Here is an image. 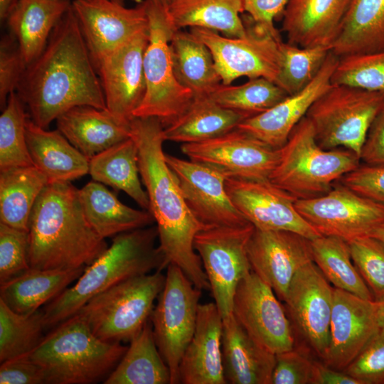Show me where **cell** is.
I'll list each match as a JSON object with an SVG mask.
<instances>
[{
    "label": "cell",
    "mask_w": 384,
    "mask_h": 384,
    "mask_svg": "<svg viewBox=\"0 0 384 384\" xmlns=\"http://www.w3.org/2000/svg\"><path fill=\"white\" fill-rule=\"evenodd\" d=\"M201 293L178 267L168 265L150 320L156 346L170 370L171 384H178L179 363L195 331Z\"/></svg>",
    "instance_id": "8fae6325"
},
{
    "label": "cell",
    "mask_w": 384,
    "mask_h": 384,
    "mask_svg": "<svg viewBox=\"0 0 384 384\" xmlns=\"http://www.w3.org/2000/svg\"><path fill=\"white\" fill-rule=\"evenodd\" d=\"M288 95L275 82L256 78L239 85L220 84L209 96L220 106L248 118L268 110Z\"/></svg>",
    "instance_id": "60d3db41"
},
{
    "label": "cell",
    "mask_w": 384,
    "mask_h": 384,
    "mask_svg": "<svg viewBox=\"0 0 384 384\" xmlns=\"http://www.w3.org/2000/svg\"><path fill=\"white\" fill-rule=\"evenodd\" d=\"M148 42L149 28L138 32L96 67L107 109L124 124L129 125L145 94L143 60Z\"/></svg>",
    "instance_id": "ffe728a7"
},
{
    "label": "cell",
    "mask_w": 384,
    "mask_h": 384,
    "mask_svg": "<svg viewBox=\"0 0 384 384\" xmlns=\"http://www.w3.org/2000/svg\"><path fill=\"white\" fill-rule=\"evenodd\" d=\"M154 1L165 7L169 8V6L173 3L174 0H152Z\"/></svg>",
    "instance_id": "91938a15"
},
{
    "label": "cell",
    "mask_w": 384,
    "mask_h": 384,
    "mask_svg": "<svg viewBox=\"0 0 384 384\" xmlns=\"http://www.w3.org/2000/svg\"><path fill=\"white\" fill-rule=\"evenodd\" d=\"M338 59L330 50L319 72L306 87L288 95L268 110L246 118L237 128L273 149L282 147L313 103L331 85Z\"/></svg>",
    "instance_id": "603a6c76"
},
{
    "label": "cell",
    "mask_w": 384,
    "mask_h": 384,
    "mask_svg": "<svg viewBox=\"0 0 384 384\" xmlns=\"http://www.w3.org/2000/svg\"><path fill=\"white\" fill-rule=\"evenodd\" d=\"M223 317L214 302L200 304L194 334L178 370V383L226 384L222 355Z\"/></svg>",
    "instance_id": "cb8c5ba5"
},
{
    "label": "cell",
    "mask_w": 384,
    "mask_h": 384,
    "mask_svg": "<svg viewBox=\"0 0 384 384\" xmlns=\"http://www.w3.org/2000/svg\"><path fill=\"white\" fill-rule=\"evenodd\" d=\"M131 137L138 149L139 174L149 201L159 234V247L167 267H178L201 290L210 284L200 256L193 246L203 226L189 210L176 178L165 160L164 125L156 117H134Z\"/></svg>",
    "instance_id": "7a4b0ae2"
},
{
    "label": "cell",
    "mask_w": 384,
    "mask_h": 384,
    "mask_svg": "<svg viewBox=\"0 0 384 384\" xmlns=\"http://www.w3.org/2000/svg\"><path fill=\"white\" fill-rule=\"evenodd\" d=\"M384 242V220L369 235Z\"/></svg>",
    "instance_id": "6f0895ef"
},
{
    "label": "cell",
    "mask_w": 384,
    "mask_h": 384,
    "mask_svg": "<svg viewBox=\"0 0 384 384\" xmlns=\"http://www.w3.org/2000/svg\"><path fill=\"white\" fill-rule=\"evenodd\" d=\"M29 248L28 231L0 223V284L31 268Z\"/></svg>",
    "instance_id": "bcb514c9"
},
{
    "label": "cell",
    "mask_w": 384,
    "mask_h": 384,
    "mask_svg": "<svg viewBox=\"0 0 384 384\" xmlns=\"http://www.w3.org/2000/svg\"><path fill=\"white\" fill-rule=\"evenodd\" d=\"M26 137L33 166L48 183L70 182L88 174L89 159L58 129L42 128L28 117Z\"/></svg>",
    "instance_id": "83f0119b"
},
{
    "label": "cell",
    "mask_w": 384,
    "mask_h": 384,
    "mask_svg": "<svg viewBox=\"0 0 384 384\" xmlns=\"http://www.w3.org/2000/svg\"><path fill=\"white\" fill-rule=\"evenodd\" d=\"M16 92L30 119L44 129L76 106L107 110L72 6L54 27L42 53L28 65Z\"/></svg>",
    "instance_id": "6da1fadb"
},
{
    "label": "cell",
    "mask_w": 384,
    "mask_h": 384,
    "mask_svg": "<svg viewBox=\"0 0 384 384\" xmlns=\"http://www.w3.org/2000/svg\"><path fill=\"white\" fill-rule=\"evenodd\" d=\"M311 246L314 262L335 288L374 301L353 262L347 241L321 235L311 240Z\"/></svg>",
    "instance_id": "f35d334b"
},
{
    "label": "cell",
    "mask_w": 384,
    "mask_h": 384,
    "mask_svg": "<svg viewBox=\"0 0 384 384\" xmlns=\"http://www.w3.org/2000/svg\"><path fill=\"white\" fill-rule=\"evenodd\" d=\"M243 21L247 30L243 37L225 36L202 28H191L190 31L209 48L222 84L231 85L241 77L265 78L276 83L281 38L257 25L248 15Z\"/></svg>",
    "instance_id": "30bf717a"
},
{
    "label": "cell",
    "mask_w": 384,
    "mask_h": 384,
    "mask_svg": "<svg viewBox=\"0 0 384 384\" xmlns=\"http://www.w3.org/2000/svg\"><path fill=\"white\" fill-rule=\"evenodd\" d=\"M79 198L90 225L102 238L149 226L155 221L146 210L122 203L104 184L90 181L78 189Z\"/></svg>",
    "instance_id": "f546056e"
},
{
    "label": "cell",
    "mask_w": 384,
    "mask_h": 384,
    "mask_svg": "<svg viewBox=\"0 0 384 384\" xmlns=\"http://www.w3.org/2000/svg\"><path fill=\"white\" fill-rule=\"evenodd\" d=\"M384 49V0H351L331 51L338 57Z\"/></svg>",
    "instance_id": "d6a6232c"
},
{
    "label": "cell",
    "mask_w": 384,
    "mask_h": 384,
    "mask_svg": "<svg viewBox=\"0 0 384 384\" xmlns=\"http://www.w3.org/2000/svg\"><path fill=\"white\" fill-rule=\"evenodd\" d=\"M111 1L119 3V4H124V2L127 1H134V2L137 3V4H139L142 1H143V0H111Z\"/></svg>",
    "instance_id": "94428289"
},
{
    "label": "cell",
    "mask_w": 384,
    "mask_h": 384,
    "mask_svg": "<svg viewBox=\"0 0 384 384\" xmlns=\"http://www.w3.org/2000/svg\"><path fill=\"white\" fill-rule=\"evenodd\" d=\"M156 225L120 233L110 247L86 267L77 282L52 299L43 309L46 329L78 313L95 295L129 278L167 268L155 242Z\"/></svg>",
    "instance_id": "277c9868"
},
{
    "label": "cell",
    "mask_w": 384,
    "mask_h": 384,
    "mask_svg": "<svg viewBox=\"0 0 384 384\" xmlns=\"http://www.w3.org/2000/svg\"><path fill=\"white\" fill-rule=\"evenodd\" d=\"M85 268L41 270L30 268L0 284V299L19 314H30L50 302L78 279Z\"/></svg>",
    "instance_id": "1f68e13d"
},
{
    "label": "cell",
    "mask_w": 384,
    "mask_h": 384,
    "mask_svg": "<svg viewBox=\"0 0 384 384\" xmlns=\"http://www.w3.org/2000/svg\"><path fill=\"white\" fill-rule=\"evenodd\" d=\"M341 181L357 193L384 204V167L359 165Z\"/></svg>",
    "instance_id": "f907efd6"
},
{
    "label": "cell",
    "mask_w": 384,
    "mask_h": 384,
    "mask_svg": "<svg viewBox=\"0 0 384 384\" xmlns=\"http://www.w3.org/2000/svg\"><path fill=\"white\" fill-rule=\"evenodd\" d=\"M71 6L70 0H18L6 18L27 65L43 50L59 20Z\"/></svg>",
    "instance_id": "f1b7e54d"
},
{
    "label": "cell",
    "mask_w": 384,
    "mask_h": 384,
    "mask_svg": "<svg viewBox=\"0 0 384 384\" xmlns=\"http://www.w3.org/2000/svg\"><path fill=\"white\" fill-rule=\"evenodd\" d=\"M144 3L149 20V42L143 60L146 91L134 117H156L165 127L186 110L194 95L174 73L169 42L177 30L168 8L152 0Z\"/></svg>",
    "instance_id": "ba28073f"
},
{
    "label": "cell",
    "mask_w": 384,
    "mask_h": 384,
    "mask_svg": "<svg viewBox=\"0 0 384 384\" xmlns=\"http://www.w3.org/2000/svg\"><path fill=\"white\" fill-rule=\"evenodd\" d=\"M384 109V92L331 84L313 103L306 117L324 149H348L358 156L368 129Z\"/></svg>",
    "instance_id": "9c48e42d"
},
{
    "label": "cell",
    "mask_w": 384,
    "mask_h": 384,
    "mask_svg": "<svg viewBox=\"0 0 384 384\" xmlns=\"http://www.w3.org/2000/svg\"><path fill=\"white\" fill-rule=\"evenodd\" d=\"M380 326L377 302L334 288L326 366L344 370Z\"/></svg>",
    "instance_id": "7402d4cb"
},
{
    "label": "cell",
    "mask_w": 384,
    "mask_h": 384,
    "mask_svg": "<svg viewBox=\"0 0 384 384\" xmlns=\"http://www.w3.org/2000/svg\"><path fill=\"white\" fill-rule=\"evenodd\" d=\"M359 158L365 165L384 167V109L372 122Z\"/></svg>",
    "instance_id": "db71d44e"
},
{
    "label": "cell",
    "mask_w": 384,
    "mask_h": 384,
    "mask_svg": "<svg viewBox=\"0 0 384 384\" xmlns=\"http://www.w3.org/2000/svg\"><path fill=\"white\" fill-rule=\"evenodd\" d=\"M169 47L175 75L194 97L209 96L222 84L211 52L191 31H176Z\"/></svg>",
    "instance_id": "836d02e7"
},
{
    "label": "cell",
    "mask_w": 384,
    "mask_h": 384,
    "mask_svg": "<svg viewBox=\"0 0 384 384\" xmlns=\"http://www.w3.org/2000/svg\"><path fill=\"white\" fill-rule=\"evenodd\" d=\"M57 129L88 159L131 137L129 125L107 110L89 105L74 107L56 119Z\"/></svg>",
    "instance_id": "4316f807"
},
{
    "label": "cell",
    "mask_w": 384,
    "mask_h": 384,
    "mask_svg": "<svg viewBox=\"0 0 384 384\" xmlns=\"http://www.w3.org/2000/svg\"><path fill=\"white\" fill-rule=\"evenodd\" d=\"M168 11L175 30L202 28L228 37L247 33L243 18V0H174Z\"/></svg>",
    "instance_id": "d590c367"
},
{
    "label": "cell",
    "mask_w": 384,
    "mask_h": 384,
    "mask_svg": "<svg viewBox=\"0 0 384 384\" xmlns=\"http://www.w3.org/2000/svg\"><path fill=\"white\" fill-rule=\"evenodd\" d=\"M71 6L95 68L135 34L149 28L144 1L134 8L111 0H74Z\"/></svg>",
    "instance_id": "ac0fdd59"
},
{
    "label": "cell",
    "mask_w": 384,
    "mask_h": 384,
    "mask_svg": "<svg viewBox=\"0 0 384 384\" xmlns=\"http://www.w3.org/2000/svg\"><path fill=\"white\" fill-rule=\"evenodd\" d=\"M44 311L19 314L0 299V362L28 355L42 341Z\"/></svg>",
    "instance_id": "ab89813d"
},
{
    "label": "cell",
    "mask_w": 384,
    "mask_h": 384,
    "mask_svg": "<svg viewBox=\"0 0 384 384\" xmlns=\"http://www.w3.org/2000/svg\"><path fill=\"white\" fill-rule=\"evenodd\" d=\"M14 37L10 35L1 38L0 43V105L5 107L9 95L16 92L27 68Z\"/></svg>",
    "instance_id": "681fc988"
},
{
    "label": "cell",
    "mask_w": 384,
    "mask_h": 384,
    "mask_svg": "<svg viewBox=\"0 0 384 384\" xmlns=\"http://www.w3.org/2000/svg\"><path fill=\"white\" fill-rule=\"evenodd\" d=\"M28 233L31 268H86L108 247L87 221L70 181L48 183L31 211Z\"/></svg>",
    "instance_id": "3957f363"
},
{
    "label": "cell",
    "mask_w": 384,
    "mask_h": 384,
    "mask_svg": "<svg viewBox=\"0 0 384 384\" xmlns=\"http://www.w3.org/2000/svg\"><path fill=\"white\" fill-rule=\"evenodd\" d=\"M277 298L252 271L238 284L233 307V315L246 332L275 355L295 347L292 326Z\"/></svg>",
    "instance_id": "2e32d148"
},
{
    "label": "cell",
    "mask_w": 384,
    "mask_h": 384,
    "mask_svg": "<svg viewBox=\"0 0 384 384\" xmlns=\"http://www.w3.org/2000/svg\"><path fill=\"white\" fill-rule=\"evenodd\" d=\"M247 117L223 107L210 96L194 97L186 110L164 128L165 141L199 142L237 128Z\"/></svg>",
    "instance_id": "4dcf8cb0"
},
{
    "label": "cell",
    "mask_w": 384,
    "mask_h": 384,
    "mask_svg": "<svg viewBox=\"0 0 384 384\" xmlns=\"http://www.w3.org/2000/svg\"><path fill=\"white\" fill-rule=\"evenodd\" d=\"M130 344L105 384H171L170 370L162 358L149 319Z\"/></svg>",
    "instance_id": "8d00e7d4"
},
{
    "label": "cell",
    "mask_w": 384,
    "mask_h": 384,
    "mask_svg": "<svg viewBox=\"0 0 384 384\" xmlns=\"http://www.w3.org/2000/svg\"><path fill=\"white\" fill-rule=\"evenodd\" d=\"M225 189L235 208L255 228L291 231L309 240L321 236L297 210V198L270 181L227 178Z\"/></svg>",
    "instance_id": "d6986e66"
},
{
    "label": "cell",
    "mask_w": 384,
    "mask_h": 384,
    "mask_svg": "<svg viewBox=\"0 0 384 384\" xmlns=\"http://www.w3.org/2000/svg\"><path fill=\"white\" fill-rule=\"evenodd\" d=\"M189 160L215 169L226 178L270 181L279 158L273 149L238 128L208 140L182 144Z\"/></svg>",
    "instance_id": "9a60e30c"
},
{
    "label": "cell",
    "mask_w": 384,
    "mask_h": 384,
    "mask_svg": "<svg viewBox=\"0 0 384 384\" xmlns=\"http://www.w3.org/2000/svg\"><path fill=\"white\" fill-rule=\"evenodd\" d=\"M334 289L313 261L295 274L284 300L293 331L323 362L330 344Z\"/></svg>",
    "instance_id": "4fadbf2b"
},
{
    "label": "cell",
    "mask_w": 384,
    "mask_h": 384,
    "mask_svg": "<svg viewBox=\"0 0 384 384\" xmlns=\"http://www.w3.org/2000/svg\"><path fill=\"white\" fill-rule=\"evenodd\" d=\"M343 371L361 384H384V326Z\"/></svg>",
    "instance_id": "c3c4849f"
},
{
    "label": "cell",
    "mask_w": 384,
    "mask_h": 384,
    "mask_svg": "<svg viewBox=\"0 0 384 384\" xmlns=\"http://www.w3.org/2000/svg\"><path fill=\"white\" fill-rule=\"evenodd\" d=\"M288 0H243L244 11L259 26L280 38L274 21L282 14Z\"/></svg>",
    "instance_id": "f5cc1de1"
},
{
    "label": "cell",
    "mask_w": 384,
    "mask_h": 384,
    "mask_svg": "<svg viewBox=\"0 0 384 384\" xmlns=\"http://www.w3.org/2000/svg\"><path fill=\"white\" fill-rule=\"evenodd\" d=\"M17 1L18 0H0V19L1 22L6 20Z\"/></svg>",
    "instance_id": "9f6ffc18"
},
{
    "label": "cell",
    "mask_w": 384,
    "mask_h": 384,
    "mask_svg": "<svg viewBox=\"0 0 384 384\" xmlns=\"http://www.w3.org/2000/svg\"><path fill=\"white\" fill-rule=\"evenodd\" d=\"M222 355L227 383L272 384L275 354L257 343L233 314L223 319Z\"/></svg>",
    "instance_id": "484cf974"
},
{
    "label": "cell",
    "mask_w": 384,
    "mask_h": 384,
    "mask_svg": "<svg viewBox=\"0 0 384 384\" xmlns=\"http://www.w3.org/2000/svg\"><path fill=\"white\" fill-rule=\"evenodd\" d=\"M16 92H11L0 116V170L33 166L26 137L29 115Z\"/></svg>",
    "instance_id": "b9f144b4"
},
{
    "label": "cell",
    "mask_w": 384,
    "mask_h": 384,
    "mask_svg": "<svg viewBox=\"0 0 384 384\" xmlns=\"http://www.w3.org/2000/svg\"><path fill=\"white\" fill-rule=\"evenodd\" d=\"M295 347L275 355L272 384H314L316 361Z\"/></svg>",
    "instance_id": "7dc6e473"
},
{
    "label": "cell",
    "mask_w": 384,
    "mask_h": 384,
    "mask_svg": "<svg viewBox=\"0 0 384 384\" xmlns=\"http://www.w3.org/2000/svg\"><path fill=\"white\" fill-rule=\"evenodd\" d=\"M347 242L353 262L373 300L384 302V242L369 235Z\"/></svg>",
    "instance_id": "f6af8a7d"
},
{
    "label": "cell",
    "mask_w": 384,
    "mask_h": 384,
    "mask_svg": "<svg viewBox=\"0 0 384 384\" xmlns=\"http://www.w3.org/2000/svg\"></svg>",
    "instance_id": "6125c7cd"
},
{
    "label": "cell",
    "mask_w": 384,
    "mask_h": 384,
    "mask_svg": "<svg viewBox=\"0 0 384 384\" xmlns=\"http://www.w3.org/2000/svg\"><path fill=\"white\" fill-rule=\"evenodd\" d=\"M314 384H361L343 370L332 368L316 361Z\"/></svg>",
    "instance_id": "11a10c76"
},
{
    "label": "cell",
    "mask_w": 384,
    "mask_h": 384,
    "mask_svg": "<svg viewBox=\"0 0 384 384\" xmlns=\"http://www.w3.org/2000/svg\"><path fill=\"white\" fill-rule=\"evenodd\" d=\"M351 0H288L282 29L287 42L300 47H331Z\"/></svg>",
    "instance_id": "d4e9b609"
},
{
    "label": "cell",
    "mask_w": 384,
    "mask_h": 384,
    "mask_svg": "<svg viewBox=\"0 0 384 384\" xmlns=\"http://www.w3.org/2000/svg\"><path fill=\"white\" fill-rule=\"evenodd\" d=\"M295 208L321 235L346 241L369 235L384 220V204L342 183L320 196L297 199Z\"/></svg>",
    "instance_id": "5bb4252c"
},
{
    "label": "cell",
    "mask_w": 384,
    "mask_h": 384,
    "mask_svg": "<svg viewBox=\"0 0 384 384\" xmlns=\"http://www.w3.org/2000/svg\"><path fill=\"white\" fill-rule=\"evenodd\" d=\"M378 316L380 326H384V302H377Z\"/></svg>",
    "instance_id": "680465c9"
},
{
    "label": "cell",
    "mask_w": 384,
    "mask_h": 384,
    "mask_svg": "<svg viewBox=\"0 0 384 384\" xmlns=\"http://www.w3.org/2000/svg\"><path fill=\"white\" fill-rule=\"evenodd\" d=\"M359 163V156L348 149L320 147L305 116L279 149L270 181L297 199L314 198L330 191L336 181L356 169Z\"/></svg>",
    "instance_id": "8992f818"
},
{
    "label": "cell",
    "mask_w": 384,
    "mask_h": 384,
    "mask_svg": "<svg viewBox=\"0 0 384 384\" xmlns=\"http://www.w3.org/2000/svg\"><path fill=\"white\" fill-rule=\"evenodd\" d=\"M1 384H47L42 368L28 355L1 363Z\"/></svg>",
    "instance_id": "816d5d0a"
},
{
    "label": "cell",
    "mask_w": 384,
    "mask_h": 384,
    "mask_svg": "<svg viewBox=\"0 0 384 384\" xmlns=\"http://www.w3.org/2000/svg\"><path fill=\"white\" fill-rule=\"evenodd\" d=\"M247 252L252 271L283 302L295 274L314 261L311 240L287 230L255 228Z\"/></svg>",
    "instance_id": "44dd1931"
},
{
    "label": "cell",
    "mask_w": 384,
    "mask_h": 384,
    "mask_svg": "<svg viewBox=\"0 0 384 384\" xmlns=\"http://www.w3.org/2000/svg\"><path fill=\"white\" fill-rule=\"evenodd\" d=\"M165 281L161 271L129 278L91 298L76 314L99 338L129 342L150 319Z\"/></svg>",
    "instance_id": "52a82bcc"
},
{
    "label": "cell",
    "mask_w": 384,
    "mask_h": 384,
    "mask_svg": "<svg viewBox=\"0 0 384 384\" xmlns=\"http://www.w3.org/2000/svg\"><path fill=\"white\" fill-rule=\"evenodd\" d=\"M88 174L93 181L124 191L149 211L148 196L139 179L138 149L132 137L90 158Z\"/></svg>",
    "instance_id": "e575fe53"
},
{
    "label": "cell",
    "mask_w": 384,
    "mask_h": 384,
    "mask_svg": "<svg viewBox=\"0 0 384 384\" xmlns=\"http://www.w3.org/2000/svg\"><path fill=\"white\" fill-rule=\"evenodd\" d=\"M127 349L97 337L75 314L55 326L28 356L43 370L47 384H92L105 380Z\"/></svg>",
    "instance_id": "5b68a950"
},
{
    "label": "cell",
    "mask_w": 384,
    "mask_h": 384,
    "mask_svg": "<svg viewBox=\"0 0 384 384\" xmlns=\"http://www.w3.org/2000/svg\"><path fill=\"white\" fill-rule=\"evenodd\" d=\"M279 49L281 67L276 84L288 95L301 91L314 79L331 50L326 46L300 47L282 41Z\"/></svg>",
    "instance_id": "7bdbcfd3"
},
{
    "label": "cell",
    "mask_w": 384,
    "mask_h": 384,
    "mask_svg": "<svg viewBox=\"0 0 384 384\" xmlns=\"http://www.w3.org/2000/svg\"><path fill=\"white\" fill-rule=\"evenodd\" d=\"M48 183L34 166L0 170V223L28 231L33 208Z\"/></svg>",
    "instance_id": "74e56055"
},
{
    "label": "cell",
    "mask_w": 384,
    "mask_h": 384,
    "mask_svg": "<svg viewBox=\"0 0 384 384\" xmlns=\"http://www.w3.org/2000/svg\"><path fill=\"white\" fill-rule=\"evenodd\" d=\"M331 84L384 92V49L339 57Z\"/></svg>",
    "instance_id": "ee69618b"
},
{
    "label": "cell",
    "mask_w": 384,
    "mask_h": 384,
    "mask_svg": "<svg viewBox=\"0 0 384 384\" xmlns=\"http://www.w3.org/2000/svg\"><path fill=\"white\" fill-rule=\"evenodd\" d=\"M186 203L206 228L239 227L249 223L231 201L225 189L226 177L209 166L165 154Z\"/></svg>",
    "instance_id": "e0dca14e"
},
{
    "label": "cell",
    "mask_w": 384,
    "mask_h": 384,
    "mask_svg": "<svg viewBox=\"0 0 384 384\" xmlns=\"http://www.w3.org/2000/svg\"><path fill=\"white\" fill-rule=\"evenodd\" d=\"M255 230L251 223L200 230L193 246L201 257L210 291L223 319L233 314L234 295L240 282L252 272L247 252Z\"/></svg>",
    "instance_id": "7c38bea8"
}]
</instances>
